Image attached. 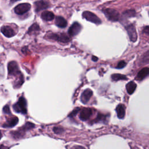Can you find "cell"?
I'll return each instance as SVG.
<instances>
[{"instance_id":"5","label":"cell","mask_w":149,"mask_h":149,"mask_svg":"<svg viewBox=\"0 0 149 149\" xmlns=\"http://www.w3.org/2000/svg\"><path fill=\"white\" fill-rule=\"evenodd\" d=\"M35 125L30 122H27L22 128L19 129L17 131L12 132V133L13 134V136L15 137V138H20L22 137V136H23L24 133L25 131L27 130H30L33 127H34Z\"/></svg>"},{"instance_id":"16","label":"cell","mask_w":149,"mask_h":149,"mask_svg":"<svg viewBox=\"0 0 149 149\" xmlns=\"http://www.w3.org/2000/svg\"><path fill=\"white\" fill-rule=\"evenodd\" d=\"M116 111L117 113V116L119 119H122L124 118L125 115V108L123 104H119L116 107Z\"/></svg>"},{"instance_id":"11","label":"cell","mask_w":149,"mask_h":149,"mask_svg":"<svg viewBox=\"0 0 149 149\" xmlns=\"http://www.w3.org/2000/svg\"><path fill=\"white\" fill-rule=\"evenodd\" d=\"M93 113L92 109L89 108H84L81 109L80 112L79 118L81 120L85 121L88 120Z\"/></svg>"},{"instance_id":"7","label":"cell","mask_w":149,"mask_h":149,"mask_svg":"<svg viewBox=\"0 0 149 149\" xmlns=\"http://www.w3.org/2000/svg\"><path fill=\"white\" fill-rule=\"evenodd\" d=\"M31 8L30 4L28 3H20L16 6L14 9L15 12L17 15H23L27 12Z\"/></svg>"},{"instance_id":"3","label":"cell","mask_w":149,"mask_h":149,"mask_svg":"<svg viewBox=\"0 0 149 149\" xmlns=\"http://www.w3.org/2000/svg\"><path fill=\"white\" fill-rule=\"evenodd\" d=\"M48 37L49 39H52L62 42H68L69 41V37L65 33H48Z\"/></svg>"},{"instance_id":"8","label":"cell","mask_w":149,"mask_h":149,"mask_svg":"<svg viewBox=\"0 0 149 149\" xmlns=\"http://www.w3.org/2000/svg\"><path fill=\"white\" fill-rule=\"evenodd\" d=\"M130 40L132 42H136L137 39V34L136 28L133 24H129L126 27Z\"/></svg>"},{"instance_id":"29","label":"cell","mask_w":149,"mask_h":149,"mask_svg":"<svg viewBox=\"0 0 149 149\" xmlns=\"http://www.w3.org/2000/svg\"><path fill=\"white\" fill-rule=\"evenodd\" d=\"M79 110H80V108H76L75 109H74V110L70 113V114L69 115V117H73V116H74L77 113V112L79 111Z\"/></svg>"},{"instance_id":"27","label":"cell","mask_w":149,"mask_h":149,"mask_svg":"<svg viewBox=\"0 0 149 149\" xmlns=\"http://www.w3.org/2000/svg\"><path fill=\"white\" fill-rule=\"evenodd\" d=\"M143 33L147 36V37H149V26H146L144 27L143 30Z\"/></svg>"},{"instance_id":"28","label":"cell","mask_w":149,"mask_h":149,"mask_svg":"<svg viewBox=\"0 0 149 149\" xmlns=\"http://www.w3.org/2000/svg\"><path fill=\"white\" fill-rule=\"evenodd\" d=\"M3 111L6 114H10V111L8 105H5L3 108Z\"/></svg>"},{"instance_id":"9","label":"cell","mask_w":149,"mask_h":149,"mask_svg":"<svg viewBox=\"0 0 149 149\" xmlns=\"http://www.w3.org/2000/svg\"><path fill=\"white\" fill-rule=\"evenodd\" d=\"M34 7H35V11L38 12L40 10L45 9L49 7L50 4L48 1L44 0H39L37 1L34 2Z\"/></svg>"},{"instance_id":"23","label":"cell","mask_w":149,"mask_h":149,"mask_svg":"<svg viewBox=\"0 0 149 149\" xmlns=\"http://www.w3.org/2000/svg\"><path fill=\"white\" fill-rule=\"evenodd\" d=\"M106 118H107V115H104L99 113L97 115V118L94 121V122H100V121L104 122V121L106 120Z\"/></svg>"},{"instance_id":"25","label":"cell","mask_w":149,"mask_h":149,"mask_svg":"<svg viewBox=\"0 0 149 149\" xmlns=\"http://www.w3.org/2000/svg\"><path fill=\"white\" fill-rule=\"evenodd\" d=\"M53 130L56 134H61L63 132V129L60 127H54Z\"/></svg>"},{"instance_id":"17","label":"cell","mask_w":149,"mask_h":149,"mask_svg":"<svg viewBox=\"0 0 149 149\" xmlns=\"http://www.w3.org/2000/svg\"><path fill=\"white\" fill-rule=\"evenodd\" d=\"M55 23L58 27L61 28L65 27L67 26V21L62 16H57Z\"/></svg>"},{"instance_id":"32","label":"cell","mask_w":149,"mask_h":149,"mask_svg":"<svg viewBox=\"0 0 149 149\" xmlns=\"http://www.w3.org/2000/svg\"><path fill=\"white\" fill-rule=\"evenodd\" d=\"M2 133H1V132L0 131V139L2 138Z\"/></svg>"},{"instance_id":"4","label":"cell","mask_w":149,"mask_h":149,"mask_svg":"<svg viewBox=\"0 0 149 149\" xmlns=\"http://www.w3.org/2000/svg\"><path fill=\"white\" fill-rule=\"evenodd\" d=\"M82 16L83 17L86 19L87 20L93 23H95L96 24H99L101 23V20H100V19L91 12L84 11L82 13Z\"/></svg>"},{"instance_id":"19","label":"cell","mask_w":149,"mask_h":149,"mask_svg":"<svg viewBox=\"0 0 149 149\" xmlns=\"http://www.w3.org/2000/svg\"><path fill=\"white\" fill-rule=\"evenodd\" d=\"M136 86H137L136 84L134 82H133V81L129 82L126 86L127 93L129 94H132L133 93V92L134 91V90H136Z\"/></svg>"},{"instance_id":"6","label":"cell","mask_w":149,"mask_h":149,"mask_svg":"<svg viewBox=\"0 0 149 149\" xmlns=\"http://www.w3.org/2000/svg\"><path fill=\"white\" fill-rule=\"evenodd\" d=\"M8 74L11 76H17L22 74L19 71L17 63L15 61H11L8 65Z\"/></svg>"},{"instance_id":"1","label":"cell","mask_w":149,"mask_h":149,"mask_svg":"<svg viewBox=\"0 0 149 149\" xmlns=\"http://www.w3.org/2000/svg\"><path fill=\"white\" fill-rule=\"evenodd\" d=\"M13 110L17 113L25 114L27 113V102L23 97H20L17 102L13 105Z\"/></svg>"},{"instance_id":"30","label":"cell","mask_w":149,"mask_h":149,"mask_svg":"<svg viewBox=\"0 0 149 149\" xmlns=\"http://www.w3.org/2000/svg\"><path fill=\"white\" fill-rule=\"evenodd\" d=\"M92 60H93V61H97L98 60V58L96 57V56H92Z\"/></svg>"},{"instance_id":"13","label":"cell","mask_w":149,"mask_h":149,"mask_svg":"<svg viewBox=\"0 0 149 149\" xmlns=\"http://www.w3.org/2000/svg\"><path fill=\"white\" fill-rule=\"evenodd\" d=\"M93 95V91L89 88L85 90L81 94L80 100L83 104H86Z\"/></svg>"},{"instance_id":"22","label":"cell","mask_w":149,"mask_h":149,"mask_svg":"<svg viewBox=\"0 0 149 149\" xmlns=\"http://www.w3.org/2000/svg\"><path fill=\"white\" fill-rule=\"evenodd\" d=\"M123 15L126 17H133L136 15V12L134 10H127L123 13Z\"/></svg>"},{"instance_id":"20","label":"cell","mask_w":149,"mask_h":149,"mask_svg":"<svg viewBox=\"0 0 149 149\" xmlns=\"http://www.w3.org/2000/svg\"><path fill=\"white\" fill-rule=\"evenodd\" d=\"M111 79L113 81H118V80H127V77L125 75L121 74H113L111 75Z\"/></svg>"},{"instance_id":"15","label":"cell","mask_w":149,"mask_h":149,"mask_svg":"<svg viewBox=\"0 0 149 149\" xmlns=\"http://www.w3.org/2000/svg\"><path fill=\"white\" fill-rule=\"evenodd\" d=\"M17 122H18V118L15 116H13L7 119L6 123H5L3 125V127H12L15 126L17 123Z\"/></svg>"},{"instance_id":"2","label":"cell","mask_w":149,"mask_h":149,"mask_svg":"<svg viewBox=\"0 0 149 149\" xmlns=\"http://www.w3.org/2000/svg\"><path fill=\"white\" fill-rule=\"evenodd\" d=\"M103 13L107 17V18L111 21L112 22H116L118 21L120 17L119 14L117 10L111 9V8H107L102 10Z\"/></svg>"},{"instance_id":"12","label":"cell","mask_w":149,"mask_h":149,"mask_svg":"<svg viewBox=\"0 0 149 149\" xmlns=\"http://www.w3.org/2000/svg\"><path fill=\"white\" fill-rule=\"evenodd\" d=\"M1 33L6 37H12L16 34L13 29L9 26H3L1 28Z\"/></svg>"},{"instance_id":"24","label":"cell","mask_w":149,"mask_h":149,"mask_svg":"<svg viewBox=\"0 0 149 149\" xmlns=\"http://www.w3.org/2000/svg\"><path fill=\"white\" fill-rule=\"evenodd\" d=\"M141 61L144 63L149 62V51H147L142 56Z\"/></svg>"},{"instance_id":"31","label":"cell","mask_w":149,"mask_h":149,"mask_svg":"<svg viewBox=\"0 0 149 149\" xmlns=\"http://www.w3.org/2000/svg\"><path fill=\"white\" fill-rule=\"evenodd\" d=\"M20 1V0H10V2L14 3V2H15L16 1Z\"/></svg>"},{"instance_id":"26","label":"cell","mask_w":149,"mask_h":149,"mask_svg":"<svg viewBox=\"0 0 149 149\" xmlns=\"http://www.w3.org/2000/svg\"><path fill=\"white\" fill-rule=\"evenodd\" d=\"M126 62H125V61H120V62L118 63L116 68H117L118 69H122V68H124V67L126 66Z\"/></svg>"},{"instance_id":"14","label":"cell","mask_w":149,"mask_h":149,"mask_svg":"<svg viewBox=\"0 0 149 149\" xmlns=\"http://www.w3.org/2000/svg\"><path fill=\"white\" fill-rule=\"evenodd\" d=\"M148 75H149V68H147V67L144 68L138 72L137 75L136 77V79L137 80H142Z\"/></svg>"},{"instance_id":"21","label":"cell","mask_w":149,"mask_h":149,"mask_svg":"<svg viewBox=\"0 0 149 149\" xmlns=\"http://www.w3.org/2000/svg\"><path fill=\"white\" fill-rule=\"evenodd\" d=\"M40 30V27H39V26L37 24V23H34L33 24H32L29 29V31H28V33H32L33 32H35V31H37Z\"/></svg>"},{"instance_id":"18","label":"cell","mask_w":149,"mask_h":149,"mask_svg":"<svg viewBox=\"0 0 149 149\" xmlns=\"http://www.w3.org/2000/svg\"><path fill=\"white\" fill-rule=\"evenodd\" d=\"M41 17L45 21H50L54 19V14L50 11H44L41 13Z\"/></svg>"},{"instance_id":"10","label":"cell","mask_w":149,"mask_h":149,"mask_svg":"<svg viewBox=\"0 0 149 149\" xmlns=\"http://www.w3.org/2000/svg\"><path fill=\"white\" fill-rule=\"evenodd\" d=\"M81 26L78 22H74L69 27L68 33L71 36H74L81 31Z\"/></svg>"}]
</instances>
